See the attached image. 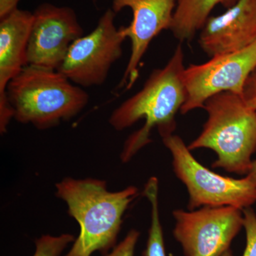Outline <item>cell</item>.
Instances as JSON below:
<instances>
[{"mask_svg": "<svg viewBox=\"0 0 256 256\" xmlns=\"http://www.w3.org/2000/svg\"><path fill=\"white\" fill-rule=\"evenodd\" d=\"M222 256H234L233 255V254H232V250H230V249H228V250H227V252H224L223 255H222Z\"/></svg>", "mask_w": 256, "mask_h": 256, "instance_id": "cell-21", "label": "cell"}, {"mask_svg": "<svg viewBox=\"0 0 256 256\" xmlns=\"http://www.w3.org/2000/svg\"><path fill=\"white\" fill-rule=\"evenodd\" d=\"M74 240V236L70 234L60 236H43L36 240V252L33 256H60L67 245Z\"/></svg>", "mask_w": 256, "mask_h": 256, "instance_id": "cell-15", "label": "cell"}, {"mask_svg": "<svg viewBox=\"0 0 256 256\" xmlns=\"http://www.w3.org/2000/svg\"><path fill=\"white\" fill-rule=\"evenodd\" d=\"M172 156L176 178L186 186L190 196L188 208L234 206L244 210L256 202V186L246 176L227 178L216 174L200 164L178 134L161 136Z\"/></svg>", "mask_w": 256, "mask_h": 256, "instance_id": "cell-5", "label": "cell"}, {"mask_svg": "<svg viewBox=\"0 0 256 256\" xmlns=\"http://www.w3.org/2000/svg\"><path fill=\"white\" fill-rule=\"evenodd\" d=\"M203 108L208 114L206 122L188 149L212 150L217 154L212 168L247 174L256 152V110L242 96L228 92L212 96Z\"/></svg>", "mask_w": 256, "mask_h": 256, "instance_id": "cell-3", "label": "cell"}, {"mask_svg": "<svg viewBox=\"0 0 256 256\" xmlns=\"http://www.w3.org/2000/svg\"><path fill=\"white\" fill-rule=\"evenodd\" d=\"M159 182L158 178L152 176L148 180L144 194L151 204V226L144 256H166L164 236L160 220L159 201H158Z\"/></svg>", "mask_w": 256, "mask_h": 256, "instance_id": "cell-14", "label": "cell"}, {"mask_svg": "<svg viewBox=\"0 0 256 256\" xmlns=\"http://www.w3.org/2000/svg\"><path fill=\"white\" fill-rule=\"evenodd\" d=\"M116 13L108 9L102 14L94 31L72 44L58 70L80 87L101 86L111 67L122 55L126 40L124 26L114 25Z\"/></svg>", "mask_w": 256, "mask_h": 256, "instance_id": "cell-6", "label": "cell"}, {"mask_svg": "<svg viewBox=\"0 0 256 256\" xmlns=\"http://www.w3.org/2000/svg\"><path fill=\"white\" fill-rule=\"evenodd\" d=\"M246 178L256 186V159L252 160V168L246 174Z\"/></svg>", "mask_w": 256, "mask_h": 256, "instance_id": "cell-20", "label": "cell"}, {"mask_svg": "<svg viewBox=\"0 0 256 256\" xmlns=\"http://www.w3.org/2000/svg\"><path fill=\"white\" fill-rule=\"evenodd\" d=\"M242 97L246 102L256 110V68L250 74L246 82Z\"/></svg>", "mask_w": 256, "mask_h": 256, "instance_id": "cell-18", "label": "cell"}, {"mask_svg": "<svg viewBox=\"0 0 256 256\" xmlns=\"http://www.w3.org/2000/svg\"><path fill=\"white\" fill-rule=\"evenodd\" d=\"M256 68V41L239 52L212 57L200 64L185 68L184 82L186 100L180 112L184 114L203 108L212 96L222 92L242 96L244 86Z\"/></svg>", "mask_w": 256, "mask_h": 256, "instance_id": "cell-7", "label": "cell"}, {"mask_svg": "<svg viewBox=\"0 0 256 256\" xmlns=\"http://www.w3.org/2000/svg\"><path fill=\"white\" fill-rule=\"evenodd\" d=\"M244 227L246 234V246L242 256H256V214L249 208L242 210Z\"/></svg>", "mask_w": 256, "mask_h": 256, "instance_id": "cell-16", "label": "cell"}, {"mask_svg": "<svg viewBox=\"0 0 256 256\" xmlns=\"http://www.w3.org/2000/svg\"><path fill=\"white\" fill-rule=\"evenodd\" d=\"M33 13L18 9L0 18V131L6 127L13 118V111L8 100L6 89L10 82L28 65V46Z\"/></svg>", "mask_w": 256, "mask_h": 256, "instance_id": "cell-12", "label": "cell"}, {"mask_svg": "<svg viewBox=\"0 0 256 256\" xmlns=\"http://www.w3.org/2000/svg\"><path fill=\"white\" fill-rule=\"evenodd\" d=\"M238 0H176L171 30L178 41L191 42L201 30L212 10L220 4L228 8Z\"/></svg>", "mask_w": 256, "mask_h": 256, "instance_id": "cell-13", "label": "cell"}, {"mask_svg": "<svg viewBox=\"0 0 256 256\" xmlns=\"http://www.w3.org/2000/svg\"><path fill=\"white\" fill-rule=\"evenodd\" d=\"M21 0H0V18H4L12 12L18 9Z\"/></svg>", "mask_w": 256, "mask_h": 256, "instance_id": "cell-19", "label": "cell"}, {"mask_svg": "<svg viewBox=\"0 0 256 256\" xmlns=\"http://www.w3.org/2000/svg\"><path fill=\"white\" fill-rule=\"evenodd\" d=\"M56 194L67 204L69 214L80 232L65 256H90L107 252L116 244L122 216L138 195L136 186L117 192L108 191L106 182L95 178H66L56 184Z\"/></svg>", "mask_w": 256, "mask_h": 256, "instance_id": "cell-2", "label": "cell"}, {"mask_svg": "<svg viewBox=\"0 0 256 256\" xmlns=\"http://www.w3.org/2000/svg\"><path fill=\"white\" fill-rule=\"evenodd\" d=\"M139 236L138 230H131L112 252L106 256H134V248Z\"/></svg>", "mask_w": 256, "mask_h": 256, "instance_id": "cell-17", "label": "cell"}, {"mask_svg": "<svg viewBox=\"0 0 256 256\" xmlns=\"http://www.w3.org/2000/svg\"><path fill=\"white\" fill-rule=\"evenodd\" d=\"M6 96L13 118L40 130L72 119L89 101L88 94L58 70L33 65L10 82Z\"/></svg>", "mask_w": 256, "mask_h": 256, "instance_id": "cell-4", "label": "cell"}, {"mask_svg": "<svg viewBox=\"0 0 256 256\" xmlns=\"http://www.w3.org/2000/svg\"><path fill=\"white\" fill-rule=\"evenodd\" d=\"M184 70L183 48L180 44L164 68L153 70L142 88L111 114L109 122L118 131L131 127L140 120H146L144 126L124 143L121 154L124 162L151 142L150 134L153 128H158L160 136L174 133L175 116L186 100Z\"/></svg>", "mask_w": 256, "mask_h": 256, "instance_id": "cell-1", "label": "cell"}, {"mask_svg": "<svg viewBox=\"0 0 256 256\" xmlns=\"http://www.w3.org/2000/svg\"><path fill=\"white\" fill-rule=\"evenodd\" d=\"M256 41V0H238L223 14L208 18L198 43L210 58L234 53Z\"/></svg>", "mask_w": 256, "mask_h": 256, "instance_id": "cell-11", "label": "cell"}, {"mask_svg": "<svg viewBox=\"0 0 256 256\" xmlns=\"http://www.w3.org/2000/svg\"><path fill=\"white\" fill-rule=\"evenodd\" d=\"M176 0H112L117 13L130 8L132 20L124 26L126 38L131 41V54L118 88H131L139 76L140 64L151 42L163 30H170Z\"/></svg>", "mask_w": 256, "mask_h": 256, "instance_id": "cell-10", "label": "cell"}, {"mask_svg": "<svg viewBox=\"0 0 256 256\" xmlns=\"http://www.w3.org/2000/svg\"><path fill=\"white\" fill-rule=\"evenodd\" d=\"M174 238L186 256H222L244 227L242 210L234 206L173 212Z\"/></svg>", "mask_w": 256, "mask_h": 256, "instance_id": "cell-8", "label": "cell"}, {"mask_svg": "<svg viewBox=\"0 0 256 256\" xmlns=\"http://www.w3.org/2000/svg\"><path fill=\"white\" fill-rule=\"evenodd\" d=\"M28 46V65L58 70L74 42L84 36L74 10L50 3L33 13Z\"/></svg>", "mask_w": 256, "mask_h": 256, "instance_id": "cell-9", "label": "cell"}]
</instances>
